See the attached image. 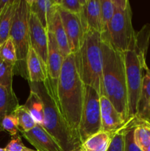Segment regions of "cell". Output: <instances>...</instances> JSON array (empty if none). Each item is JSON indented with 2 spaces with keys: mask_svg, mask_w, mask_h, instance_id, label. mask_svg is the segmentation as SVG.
<instances>
[{
  "mask_svg": "<svg viewBox=\"0 0 150 151\" xmlns=\"http://www.w3.org/2000/svg\"><path fill=\"white\" fill-rule=\"evenodd\" d=\"M101 131L100 95L96 89L85 85L84 101L79 127V136L82 143Z\"/></svg>",
  "mask_w": 150,
  "mask_h": 151,
  "instance_id": "ba28073f",
  "label": "cell"
},
{
  "mask_svg": "<svg viewBox=\"0 0 150 151\" xmlns=\"http://www.w3.org/2000/svg\"><path fill=\"white\" fill-rule=\"evenodd\" d=\"M134 139L141 150H146L150 144V121L138 118V122L134 129Z\"/></svg>",
  "mask_w": 150,
  "mask_h": 151,
  "instance_id": "7402d4cb",
  "label": "cell"
},
{
  "mask_svg": "<svg viewBox=\"0 0 150 151\" xmlns=\"http://www.w3.org/2000/svg\"><path fill=\"white\" fill-rule=\"evenodd\" d=\"M26 67L28 82L43 83L48 79L46 66L32 47L28 52Z\"/></svg>",
  "mask_w": 150,
  "mask_h": 151,
  "instance_id": "9a60e30c",
  "label": "cell"
},
{
  "mask_svg": "<svg viewBox=\"0 0 150 151\" xmlns=\"http://www.w3.org/2000/svg\"><path fill=\"white\" fill-rule=\"evenodd\" d=\"M75 151H86L85 150V148H84L83 147H82V146H81L80 147H79V149H78V150H75Z\"/></svg>",
  "mask_w": 150,
  "mask_h": 151,
  "instance_id": "e575fe53",
  "label": "cell"
},
{
  "mask_svg": "<svg viewBox=\"0 0 150 151\" xmlns=\"http://www.w3.org/2000/svg\"><path fill=\"white\" fill-rule=\"evenodd\" d=\"M101 131L112 132L121 128L126 121L104 95L100 96Z\"/></svg>",
  "mask_w": 150,
  "mask_h": 151,
  "instance_id": "4fadbf2b",
  "label": "cell"
},
{
  "mask_svg": "<svg viewBox=\"0 0 150 151\" xmlns=\"http://www.w3.org/2000/svg\"><path fill=\"white\" fill-rule=\"evenodd\" d=\"M22 151H37V150H32V149H29V148H28V147H24V150H22Z\"/></svg>",
  "mask_w": 150,
  "mask_h": 151,
  "instance_id": "836d02e7",
  "label": "cell"
},
{
  "mask_svg": "<svg viewBox=\"0 0 150 151\" xmlns=\"http://www.w3.org/2000/svg\"><path fill=\"white\" fill-rule=\"evenodd\" d=\"M81 78L85 85L93 87L103 95V56L101 33L89 30L80 49L75 53Z\"/></svg>",
  "mask_w": 150,
  "mask_h": 151,
  "instance_id": "5b68a950",
  "label": "cell"
},
{
  "mask_svg": "<svg viewBox=\"0 0 150 151\" xmlns=\"http://www.w3.org/2000/svg\"><path fill=\"white\" fill-rule=\"evenodd\" d=\"M14 114L18 119L20 132L21 131L28 132L35 128V125H37L24 105L22 106L19 105V107L15 111Z\"/></svg>",
  "mask_w": 150,
  "mask_h": 151,
  "instance_id": "cb8c5ba5",
  "label": "cell"
},
{
  "mask_svg": "<svg viewBox=\"0 0 150 151\" xmlns=\"http://www.w3.org/2000/svg\"><path fill=\"white\" fill-rule=\"evenodd\" d=\"M19 106V100L13 89V86H0V131H2L1 122L7 115L12 114Z\"/></svg>",
  "mask_w": 150,
  "mask_h": 151,
  "instance_id": "e0dca14e",
  "label": "cell"
},
{
  "mask_svg": "<svg viewBox=\"0 0 150 151\" xmlns=\"http://www.w3.org/2000/svg\"><path fill=\"white\" fill-rule=\"evenodd\" d=\"M25 146L22 142L21 138L19 135H16L12 137L8 144L4 147L5 151H22Z\"/></svg>",
  "mask_w": 150,
  "mask_h": 151,
  "instance_id": "1f68e13d",
  "label": "cell"
},
{
  "mask_svg": "<svg viewBox=\"0 0 150 151\" xmlns=\"http://www.w3.org/2000/svg\"><path fill=\"white\" fill-rule=\"evenodd\" d=\"M30 12L35 14L44 28L47 29V0H29Z\"/></svg>",
  "mask_w": 150,
  "mask_h": 151,
  "instance_id": "d4e9b609",
  "label": "cell"
},
{
  "mask_svg": "<svg viewBox=\"0 0 150 151\" xmlns=\"http://www.w3.org/2000/svg\"><path fill=\"white\" fill-rule=\"evenodd\" d=\"M83 83L74 53L64 58L57 87V103L69 127L79 138V127L84 101Z\"/></svg>",
  "mask_w": 150,
  "mask_h": 151,
  "instance_id": "6da1fadb",
  "label": "cell"
},
{
  "mask_svg": "<svg viewBox=\"0 0 150 151\" xmlns=\"http://www.w3.org/2000/svg\"><path fill=\"white\" fill-rule=\"evenodd\" d=\"M101 49L103 95L110 100L123 119L127 122L129 117L124 55L104 38H101Z\"/></svg>",
  "mask_w": 150,
  "mask_h": 151,
  "instance_id": "7a4b0ae2",
  "label": "cell"
},
{
  "mask_svg": "<svg viewBox=\"0 0 150 151\" xmlns=\"http://www.w3.org/2000/svg\"><path fill=\"white\" fill-rule=\"evenodd\" d=\"M29 39L32 47L46 66L48 57V34L35 14L30 12L29 19Z\"/></svg>",
  "mask_w": 150,
  "mask_h": 151,
  "instance_id": "8fae6325",
  "label": "cell"
},
{
  "mask_svg": "<svg viewBox=\"0 0 150 151\" xmlns=\"http://www.w3.org/2000/svg\"><path fill=\"white\" fill-rule=\"evenodd\" d=\"M115 12L108 33L101 38L108 40L116 50L124 53L129 50L136 32L132 27V9L128 0H113Z\"/></svg>",
  "mask_w": 150,
  "mask_h": 151,
  "instance_id": "52a82bcc",
  "label": "cell"
},
{
  "mask_svg": "<svg viewBox=\"0 0 150 151\" xmlns=\"http://www.w3.org/2000/svg\"><path fill=\"white\" fill-rule=\"evenodd\" d=\"M30 7L29 0H19L10 32L16 52L14 75H20L28 81L26 58L30 49L29 19Z\"/></svg>",
  "mask_w": 150,
  "mask_h": 151,
  "instance_id": "8992f818",
  "label": "cell"
},
{
  "mask_svg": "<svg viewBox=\"0 0 150 151\" xmlns=\"http://www.w3.org/2000/svg\"><path fill=\"white\" fill-rule=\"evenodd\" d=\"M0 151H5L4 148H0Z\"/></svg>",
  "mask_w": 150,
  "mask_h": 151,
  "instance_id": "8d00e7d4",
  "label": "cell"
},
{
  "mask_svg": "<svg viewBox=\"0 0 150 151\" xmlns=\"http://www.w3.org/2000/svg\"><path fill=\"white\" fill-rule=\"evenodd\" d=\"M138 122V117L133 116L129 119L124 137V151H143L137 145L134 139V129Z\"/></svg>",
  "mask_w": 150,
  "mask_h": 151,
  "instance_id": "484cf974",
  "label": "cell"
},
{
  "mask_svg": "<svg viewBox=\"0 0 150 151\" xmlns=\"http://www.w3.org/2000/svg\"><path fill=\"white\" fill-rule=\"evenodd\" d=\"M9 1H10V0H0V14L2 13L4 7L7 5V3L9 2Z\"/></svg>",
  "mask_w": 150,
  "mask_h": 151,
  "instance_id": "d6a6232c",
  "label": "cell"
},
{
  "mask_svg": "<svg viewBox=\"0 0 150 151\" xmlns=\"http://www.w3.org/2000/svg\"><path fill=\"white\" fill-rule=\"evenodd\" d=\"M0 59L3 61L13 65L14 67L16 66L17 60L16 48L10 37L0 46Z\"/></svg>",
  "mask_w": 150,
  "mask_h": 151,
  "instance_id": "4316f807",
  "label": "cell"
},
{
  "mask_svg": "<svg viewBox=\"0 0 150 151\" xmlns=\"http://www.w3.org/2000/svg\"><path fill=\"white\" fill-rule=\"evenodd\" d=\"M1 128L3 131L8 132L13 137L18 135V132L19 131V125L18 119L15 114L7 115L1 122Z\"/></svg>",
  "mask_w": 150,
  "mask_h": 151,
  "instance_id": "4dcf8cb0",
  "label": "cell"
},
{
  "mask_svg": "<svg viewBox=\"0 0 150 151\" xmlns=\"http://www.w3.org/2000/svg\"><path fill=\"white\" fill-rule=\"evenodd\" d=\"M14 75V66L0 59V86H13V77Z\"/></svg>",
  "mask_w": 150,
  "mask_h": 151,
  "instance_id": "f1b7e54d",
  "label": "cell"
},
{
  "mask_svg": "<svg viewBox=\"0 0 150 151\" xmlns=\"http://www.w3.org/2000/svg\"><path fill=\"white\" fill-rule=\"evenodd\" d=\"M29 85L30 91L39 96L44 105V122L41 126L63 151L78 150L82 146L80 139L72 131L63 116L48 79L43 83L29 82Z\"/></svg>",
  "mask_w": 150,
  "mask_h": 151,
  "instance_id": "3957f363",
  "label": "cell"
},
{
  "mask_svg": "<svg viewBox=\"0 0 150 151\" xmlns=\"http://www.w3.org/2000/svg\"><path fill=\"white\" fill-rule=\"evenodd\" d=\"M143 77L142 86L137 106L136 116L144 120H150V69L147 68Z\"/></svg>",
  "mask_w": 150,
  "mask_h": 151,
  "instance_id": "2e32d148",
  "label": "cell"
},
{
  "mask_svg": "<svg viewBox=\"0 0 150 151\" xmlns=\"http://www.w3.org/2000/svg\"><path fill=\"white\" fill-rule=\"evenodd\" d=\"M47 29H49L52 32L62 56L63 58H66L71 52L69 47V40L62 24L58 11L56 12L52 22Z\"/></svg>",
  "mask_w": 150,
  "mask_h": 151,
  "instance_id": "d6986e66",
  "label": "cell"
},
{
  "mask_svg": "<svg viewBox=\"0 0 150 151\" xmlns=\"http://www.w3.org/2000/svg\"><path fill=\"white\" fill-rule=\"evenodd\" d=\"M150 40V24L136 32L129 50L124 53L127 86L129 117L136 116L137 106L143 81V72L148 68L146 54Z\"/></svg>",
  "mask_w": 150,
  "mask_h": 151,
  "instance_id": "277c9868",
  "label": "cell"
},
{
  "mask_svg": "<svg viewBox=\"0 0 150 151\" xmlns=\"http://www.w3.org/2000/svg\"><path fill=\"white\" fill-rule=\"evenodd\" d=\"M57 11L69 40L71 52L75 54L80 49L85 36L80 16L66 11L58 5Z\"/></svg>",
  "mask_w": 150,
  "mask_h": 151,
  "instance_id": "9c48e42d",
  "label": "cell"
},
{
  "mask_svg": "<svg viewBox=\"0 0 150 151\" xmlns=\"http://www.w3.org/2000/svg\"><path fill=\"white\" fill-rule=\"evenodd\" d=\"M19 0H10L0 14V46L10 38V32Z\"/></svg>",
  "mask_w": 150,
  "mask_h": 151,
  "instance_id": "ac0fdd59",
  "label": "cell"
},
{
  "mask_svg": "<svg viewBox=\"0 0 150 151\" xmlns=\"http://www.w3.org/2000/svg\"><path fill=\"white\" fill-rule=\"evenodd\" d=\"M113 134V131L105 132L101 131L87 139L82 146L86 151H107Z\"/></svg>",
  "mask_w": 150,
  "mask_h": 151,
  "instance_id": "ffe728a7",
  "label": "cell"
},
{
  "mask_svg": "<svg viewBox=\"0 0 150 151\" xmlns=\"http://www.w3.org/2000/svg\"><path fill=\"white\" fill-rule=\"evenodd\" d=\"M128 124L129 120L121 128L113 131L111 142L107 151H124V137Z\"/></svg>",
  "mask_w": 150,
  "mask_h": 151,
  "instance_id": "83f0119b",
  "label": "cell"
},
{
  "mask_svg": "<svg viewBox=\"0 0 150 151\" xmlns=\"http://www.w3.org/2000/svg\"><path fill=\"white\" fill-rule=\"evenodd\" d=\"M79 16L85 33L89 30L101 33L100 0H84L82 11Z\"/></svg>",
  "mask_w": 150,
  "mask_h": 151,
  "instance_id": "5bb4252c",
  "label": "cell"
},
{
  "mask_svg": "<svg viewBox=\"0 0 150 151\" xmlns=\"http://www.w3.org/2000/svg\"><path fill=\"white\" fill-rule=\"evenodd\" d=\"M84 0H56L57 5L63 10L74 14L80 15Z\"/></svg>",
  "mask_w": 150,
  "mask_h": 151,
  "instance_id": "f546056e",
  "label": "cell"
},
{
  "mask_svg": "<svg viewBox=\"0 0 150 151\" xmlns=\"http://www.w3.org/2000/svg\"><path fill=\"white\" fill-rule=\"evenodd\" d=\"M101 4V36L108 33L109 25L115 12L113 0H100Z\"/></svg>",
  "mask_w": 150,
  "mask_h": 151,
  "instance_id": "603a6c76",
  "label": "cell"
},
{
  "mask_svg": "<svg viewBox=\"0 0 150 151\" xmlns=\"http://www.w3.org/2000/svg\"><path fill=\"white\" fill-rule=\"evenodd\" d=\"M145 151H150V144H149V145L148 146V147L146 148V150Z\"/></svg>",
  "mask_w": 150,
  "mask_h": 151,
  "instance_id": "d590c367",
  "label": "cell"
},
{
  "mask_svg": "<svg viewBox=\"0 0 150 151\" xmlns=\"http://www.w3.org/2000/svg\"><path fill=\"white\" fill-rule=\"evenodd\" d=\"M24 106L32 116L37 125H42L44 122V105L39 96L30 91Z\"/></svg>",
  "mask_w": 150,
  "mask_h": 151,
  "instance_id": "44dd1931",
  "label": "cell"
},
{
  "mask_svg": "<svg viewBox=\"0 0 150 151\" xmlns=\"http://www.w3.org/2000/svg\"><path fill=\"white\" fill-rule=\"evenodd\" d=\"M21 135L37 151H63L57 142L41 125H36L28 132L21 131Z\"/></svg>",
  "mask_w": 150,
  "mask_h": 151,
  "instance_id": "7c38bea8",
  "label": "cell"
},
{
  "mask_svg": "<svg viewBox=\"0 0 150 151\" xmlns=\"http://www.w3.org/2000/svg\"><path fill=\"white\" fill-rule=\"evenodd\" d=\"M48 34V57H47L46 71L48 81L51 85V89L57 97V87L59 76L63 63V57L60 53L55 38L52 32L47 29Z\"/></svg>",
  "mask_w": 150,
  "mask_h": 151,
  "instance_id": "30bf717a",
  "label": "cell"
},
{
  "mask_svg": "<svg viewBox=\"0 0 150 151\" xmlns=\"http://www.w3.org/2000/svg\"><path fill=\"white\" fill-rule=\"evenodd\" d=\"M149 121H150V120H149Z\"/></svg>",
  "mask_w": 150,
  "mask_h": 151,
  "instance_id": "74e56055",
  "label": "cell"
}]
</instances>
